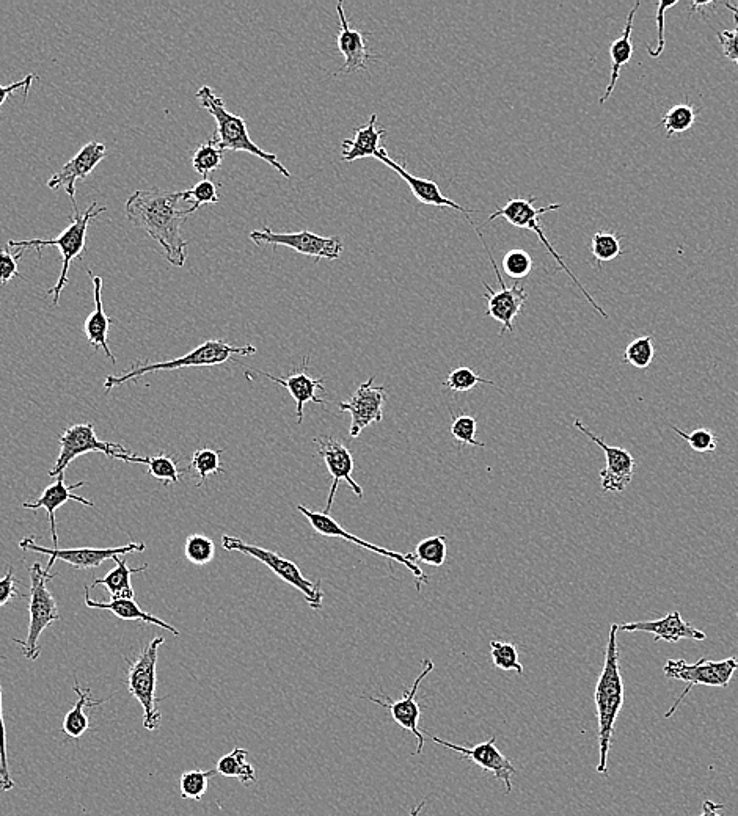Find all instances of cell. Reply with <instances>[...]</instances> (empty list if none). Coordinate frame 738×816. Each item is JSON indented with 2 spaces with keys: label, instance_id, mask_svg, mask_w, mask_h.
<instances>
[{
  "label": "cell",
  "instance_id": "cell-1",
  "mask_svg": "<svg viewBox=\"0 0 738 816\" xmlns=\"http://www.w3.org/2000/svg\"><path fill=\"white\" fill-rule=\"evenodd\" d=\"M184 190H136L126 200V219L145 231L162 248V255L170 266L183 267L186 263L187 241L181 233L184 222L194 214L192 208H181Z\"/></svg>",
  "mask_w": 738,
  "mask_h": 816
},
{
  "label": "cell",
  "instance_id": "cell-2",
  "mask_svg": "<svg viewBox=\"0 0 738 816\" xmlns=\"http://www.w3.org/2000/svg\"><path fill=\"white\" fill-rule=\"evenodd\" d=\"M618 623H613L608 636L607 650L603 671L597 682L596 700L597 719H599V749L600 760L597 773L605 774L608 769L611 741H613L614 724L624 705V682H622L621 666H619Z\"/></svg>",
  "mask_w": 738,
  "mask_h": 816
},
{
  "label": "cell",
  "instance_id": "cell-3",
  "mask_svg": "<svg viewBox=\"0 0 738 816\" xmlns=\"http://www.w3.org/2000/svg\"><path fill=\"white\" fill-rule=\"evenodd\" d=\"M258 352L255 346H231L228 344L227 341H223V339H208L205 343L200 344V346L195 347L194 350H190L187 352L186 355L183 357L175 358V360L170 361H158V363H136V365H132V368L129 371L123 372V374H117V376H107L106 380H104L103 387L106 393H109L110 390H114V388L121 387V385H125L128 382H137V380L142 379L143 376H147V374H151V372H161V371H176V369H183V368H203V366H219L225 365L228 361H234V363H238V361L234 360L233 355H241V357H250V355H255Z\"/></svg>",
  "mask_w": 738,
  "mask_h": 816
},
{
  "label": "cell",
  "instance_id": "cell-4",
  "mask_svg": "<svg viewBox=\"0 0 738 816\" xmlns=\"http://www.w3.org/2000/svg\"><path fill=\"white\" fill-rule=\"evenodd\" d=\"M195 98L200 102L203 109L211 113L212 118L216 120L217 129L214 134V142L219 145L220 150L223 151H242V153H249L252 156L258 157L261 161L274 167L277 172L282 173L286 179L291 178V173L286 170L285 165L278 161L275 154L264 151L263 148L256 145L250 137L249 129L244 118L239 117L236 113H231L225 106V102L216 92L208 85L203 87L195 93Z\"/></svg>",
  "mask_w": 738,
  "mask_h": 816
},
{
  "label": "cell",
  "instance_id": "cell-5",
  "mask_svg": "<svg viewBox=\"0 0 738 816\" xmlns=\"http://www.w3.org/2000/svg\"><path fill=\"white\" fill-rule=\"evenodd\" d=\"M107 208H98V203L93 201L88 206L85 212H74L71 217L70 225L66 226L65 230L54 237V239H21V241L8 242V248H18V250H27V248H35L38 253L46 247L59 248L60 255H62V272H60L59 281L54 288L49 289V296H54L52 305L57 306L62 297L63 289L68 286V274H70L71 263L74 259H82L85 247H87V231L90 222L96 219L98 215L106 212Z\"/></svg>",
  "mask_w": 738,
  "mask_h": 816
},
{
  "label": "cell",
  "instance_id": "cell-6",
  "mask_svg": "<svg viewBox=\"0 0 738 816\" xmlns=\"http://www.w3.org/2000/svg\"><path fill=\"white\" fill-rule=\"evenodd\" d=\"M59 443V457L55 460L52 470L49 471L51 478H57L60 474L65 473L66 468L70 467L74 459L84 456L88 452H101L109 459L123 460V462L128 463H145L147 465V457L137 456L136 452L126 449L120 443L99 440L95 432V426L90 423L74 424V426L63 430V434L59 437Z\"/></svg>",
  "mask_w": 738,
  "mask_h": 816
},
{
  "label": "cell",
  "instance_id": "cell-7",
  "mask_svg": "<svg viewBox=\"0 0 738 816\" xmlns=\"http://www.w3.org/2000/svg\"><path fill=\"white\" fill-rule=\"evenodd\" d=\"M30 603H29V633H27L26 641L21 639H13L16 644L21 647L22 655L26 656L27 660L35 661L40 658V647L38 641L40 636L46 628L51 627L52 623L62 619L60 616L59 606L55 602L54 595L48 589L49 581L57 576L52 575L51 572L41 567L40 562L30 567Z\"/></svg>",
  "mask_w": 738,
  "mask_h": 816
},
{
  "label": "cell",
  "instance_id": "cell-8",
  "mask_svg": "<svg viewBox=\"0 0 738 816\" xmlns=\"http://www.w3.org/2000/svg\"><path fill=\"white\" fill-rule=\"evenodd\" d=\"M534 201H536V198L534 197L509 198L508 203H506L503 208H498L494 214H490L489 219H487V223L494 222L495 219H500L501 217V219L508 220L511 225L517 226V228L533 231V233L539 237V242H541V244L544 245L547 250H549L550 255L555 258L558 266L561 267V269H563L567 275H569L570 280L574 281L575 286H577V288L580 289L581 294L586 297L589 305H591L594 310L599 311L600 316L607 319V311L603 310L602 306H600L599 303H596V300L592 299L588 289L581 285L580 280L575 277L574 272H572V270L566 266L563 256L556 252L555 247L550 244L549 239L545 237L544 230H542V215L547 214V212L558 211V209H561V204L555 203L549 204V206H544V208H536V206H534Z\"/></svg>",
  "mask_w": 738,
  "mask_h": 816
},
{
  "label": "cell",
  "instance_id": "cell-9",
  "mask_svg": "<svg viewBox=\"0 0 738 816\" xmlns=\"http://www.w3.org/2000/svg\"><path fill=\"white\" fill-rule=\"evenodd\" d=\"M164 642L165 639L162 636L154 638L137 656V660L129 663L128 678H126L129 693L142 705L143 727L150 732L158 729L162 719L161 711L158 708L161 699L156 696V686H158V672L156 671H158L159 647L164 645Z\"/></svg>",
  "mask_w": 738,
  "mask_h": 816
},
{
  "label": "cell",
  "instance_id": "cell-10",
  "mask_svg": "<svg viewBox=\"0 0 738 816\" xmlns=\"http://www.w3.org/2000/svg\"><path fill=\"white\" fill-rule=\"evenodd\" d=\"M223 550L236 551V553L245 554L250 558L260 561L261 564L266 565L267 569L272 570L280 580L288 583L289 586L296 587L300 594L304 595L305 602L308 603L311 609L319 611L322 609V602H324V592H322L321 581H310L304 573L300 572L299 567L294 562L288 561L275 551L266 550V548L252 545V543L244 542L238 537L222 536Z\"/></svg>",
  "mask_w": 738,
  "mask_h": 816
},
{
  "label": "cell",
  "instance_id": "cell-11",
  "mask_svg": "<svg viewBox=\"0 0 738 816\" xmlns=\"http://www.w3.org/2000/svg\"><path fill=\"white\" fill-rule=\"evenodd\" d=\"M738 669L737 658L731 656L728 660L710 661L707 658H701L698 663L690 664L685 660H668L666 661L663 672L666 677L671 680H679V682L688 683L684 693L679 699L674 702L673 707L665 718H671L676 713L682 700L687 697L691 689L695 686H715V688H726L731 683L732 677Z\"/></svg>",
  "mask_w": 738,
  "mask_h": 816
},
{
  "label": "cell",
  "instance_id": "cell-12",
  "mask_svg": "<svg viewBox=\"0 0 738 816\" xmlns=\"http://www.w3.org/2000/svg\"><path fill=\"white\" fill-rule=\"evenodd\" d=\"M297 510L310 521L311 528L315 529L321 536L346 540V542L359 545V547L365 548V550L373 551V553L379 554L382 558L391 559V561L399 562V564L407 567V570H410L412 575L415 576V586H417L418 592L421 591L423 584H429L428 575H426L420 565L417 564L415 554L388 550V548L379 547V545H374V543L366 542V540L360 539V537L352 536L351 532L346 531L335 518L324 514V512H315V510L308 509V507L302 506V504L297 506Z\"/></svg>",
  "mask_w": 738,
  "mask_h": 816
},
{
  "label": "cell",
  "instance_id": "cell-13",
  "mask_svg": "<svg viewBox=\"0 0 738 816\" xmlns=\"http://www.w3.org/2000/svg\"><path fill=\"white\" fill-rule=\"evenodd\" d=\"M19 547L24 551H35V553L49 556L48 564L44 567L46 572H51V567L55 564V561L66 562V564H70L74 569L90 570L96 569V567H99L103 562L109 561V559H114L115 556H123V554L129 553H142V551L147 550V545L142 542H129L128 545H123V547L110 548H48L37 545L33 537L22 539L21 542H19Z\"/></svg>",
  "mask_w": 738,
  "mask_h": 816
},
{
  "label": "cell",
  "instance_id": "cell-14",
  "mask_svg": "<svg viewBox=\"0 0 738 816\" xmlns=\"http://www.w3.org/2000/svg\"><path fill=\"white\" fill-rule=\"evenodd\" d=\"M250 241L256 245H282L291 248L300 255L311 256L316 261L319 259H329L337 261L343 253V241L341 237H322L310 231H299V233H274L269 226H264L261 231H252Z\"/></svg>",
  "mask_w": 738,
  "mask_h": 816
},
{
  "label": "cell",
  "instance_id": "cell-15",
  "mask_svg": "<svg viewBox=\"0 0 738 816\" xmlns=\"http://www.w3.org/2000/svg\"><path fill=\"white\" fill-rule=\"evenodd\" d=\"M476 233H478L479 239L483 242L484 248H486L487 256H489L490 264L494 267L495 277H497L498 283H500L501 289L500 291H495V289L490 288L489 283L484 281L483 285L486 288V297L487 302V316L492 317L495 321L500 322L501 324V332L500 336L505 335L506 332H514V319L519 316L520 311H522L523 306H525V302H527L528 294L523 286H520L519 283L516 285L508 286L505 285V281H503V277H501L500 270H498L497 263H495L494 256L490 253L489 247H487L486 241H484L483 233L478 230L475 226Z\"/></svg>",
  "mask_w": 738,
  "mask_h": 816
},
{
  "label": "cell",
  "instance_id": "cell-16",
  "mask_svg": "<svg viewBox=\"0 0 738 816\" xmlns=\"http://www.w3.org/2000/svg\"><path fill=\"white\" fill-rule=\"evenodd\" d=\"M423 666V672L415 678L412 688L406 691L401 699L393 700L390 696H387V694L382 693V691H380V693H382V699L366 697V699L371 700L373 704L387 708V710L390 711L391 719H393L396 724L401 725V729L404 730V732H410L417 738L418 747L417 751H415V755L421 754L424 749V736L420 730V725H418L421 716L420 705H418L417 702L418 688H420L424 678L428 677V675L434 671L435 664L434 661L424 658Z\"/></svg>",
  "mask_w": 738,
  "mask_h": 816
},
{
  "label": "cell",
  "instance_id": "cell-17",
  "mask_svg": "<svg viewBox=\"0 0 738 816\" xmlns=\"http://www.w3.org/2000/svg\"><path fill=\"white\" fill-rule=\"evenodd\" d=\"M374 379L376 377H371L368 382L362 383L348 401L338 404L341 412L351 415L349 435L352 438L360 437L366 427L380 423L384 418L388 394L385 387H374Z\"/></svg>",
  "mask_w": 738,
  "mask_h": 816
},
{
  "label": "cell",
  "instance_id": "cell-18",
  "mask_svg": "<svg viewBox=\"0 0 738 816\" xmlns=\"http://www.w3.org/2000/svg\"><path fill=\"white\" fill-rule=\"evenodd\" d=\"M574 424L589 440L594 441L605 454L607 467L600 470L599 473L603 492H624L632 482L633 474H635L636 463L632 454L627 449L607 445L603 438L597 437L588 426L581 423V419H575Z\"/></svg>",
  "mask_w": 738,
  "mask_h": 816
},
{
  "label": "cell",
  "instance_id": "cell-19",
  "mask_svg": "<svg viewBox=\"0 0 738 816\" xmlns=\"http://www.w3.org/2000/svg\"><path fill=\"white\" fill-rule=\"evenodd\" d=\"M315 445L318 446V456L324 460L327 470L332 476V487H330L329 498H327L326 509H324V514L330 515L340 482H346L351 487L352 492L359 498H363V489L362 485L357 484L355 479L352 478L355 462L348 446H344L340 440L333 437L315 438Z\"/></svg>",
  "mask_w": 738,
  "mask_h": 816
},
{
  "label": "cell",
  "instance_id": "cell-20",
  "mask_svg": "<svg viewBox=\"0 0 738 816\" xmlns=\"http://www.w3.org/2000/svg\"><path fill=\"white\" fill-rule=\"evenodd\" d=\"M429 736H431L434 743L440 744V746L446 747V749H451V751L457 752V754H461L462 760H470V762L478 765L479 768H483L484 771L492 774L495 779L501 780V782L505 784L506 793H508V795L511 793L512 777L516 776L517 771L514 765H512L511 760H508L505 755L501 754L500 749H498L497 744H495L497 736H490L489 741H484V743H479L472 747L457 746V744L440 740L437 736Z\"/></svg>",
  "mask_w": 738,
  "mask_h": 816
},
{
  "label": "cell",
  "instance_id": "cell-21",
  "mask_svg": "<svg viewBox=\"0 0 738 816\" xmlns=\"http://www.w3.org/2000/svg\"><path fill=\"white\" fill-rule=\"evenodd\" d=\"M106 151V145H104V143L93 140V142L82 146L81 151H79L71 161L66 162L60 172L55 173V175H52L51 179H49V189L54 190V192L60 189L65 190L68 197H70L71 203H73L74 212H79L76 204L77 181L92 175L93 170L104 161Z\"/></svg>",
  "mask_w": 738,
  "mask_h": 816
},
{
  "label": "cell",
  "instance_id": "cell-22",
  "mask_svg": "<svg viewBox=\"0 0 738 816\" xmlns=\"http://www.w3.org/2000/svg\"><path fill=\"white\" fill-rule=\"evenodd\" d=\"M308 361H310V357H305L297 371L289 372L288 376L282 377V379L272 376L269 372L258 371V369L250 371L255 372L258 376L272 380V382L277 383L280 387H285L286 390L289 391V394L293 396L294 402H296L297 424H299V426L304 423V407L308 402H315V404L321 405L327 404V401H324V399L318 396V391H326L324 380L310 376V372H308Z\"/></svg>",
  "mask_w": 738,
  "mask_h": 816
},
{
  "label": "cell",
  "instance_id": "cell-23",
  "mask_svg": "<svg viewBox=\"0 0 738 816\" xmlns=\"http://www.w3.org/2000/svg\"><path fill=\"white\" fill-rule=\"evenodd\" d=\"M374 157H376L377 161L391 168L393 172L398 173V176H401L402 181L407 183L410 192L415 195V198H417L421 204H429V206H437V208L454 209V211L462 212V214L467 215V217L475 212L473 209L465 208L462 204L456 203V201L450 200V198H446L445 195L440 192L439 184L434 183V181L410 175L406 168L388 156L384 146L377 151Z\"/></svg>",
  "mask_w": 738,
  "mask_h": 816
},
{
  "label": "cell",
  "instance_id": "cell-24",
  "mask_svg": "<svg viewBox=\"0 0 738 816\" xmlns=\"http://www.w3.org/2000/svg\"><path fill=\"white\" fill-rule=\"evenodd\" d=\"M338 18H340V32L337 35L338 51L344 57L343 68L335 73L352 74L357 71H368L369 60L373 59V52L366 43V33L351 29L348 19L344 15L343 4H337Z\"/></svg>",
  "mask_w": 738,
  "mask_h": 816
},
{
  "label": "cell",
  "instance_id": "cell-25",
  "mask_svg": "<svg viewBox=\"0 0 738 816\" xmlns=\"http://www.w3.org/2000/svg\"><path fill=\"white\" fill-rule=\"evenodd\" d=\"M622 631H644V633L654 634V641L679 642L680 639H691V641H704L707 634L699 628L693 627L691 623L684 622L679 611L669 612L668 616L649 622H630L619 625Z\"/></svg>",
  "mask_w": 738,
  "mask_h": 816
},
{
  "label": "cell",
  "instance_id": "cell-26",
  "mask_svg": "<svg viewBox=\"0 0 738 816\" xmlns=\"http://www.w3.org/2000/svg\"><path fill=\"white\" fill-rule=\"evenodd\" d=\"M84 485L85 482H77V484L66 485L65 473H63L60 474V476H57V481H55L54 484L48 485V487L44 489L43 495H41L38 500L26 501V503L22 504L24 509H44L46 512H48L49 523H51L52 543H54V547L52 548H60L59 532H57V521H55V512H57L59 507H62L63 504L68 503V501H76V503H81L88 507L95 506L92 501L87 500V498H84V496H79L76 495V493H73L74 489H81V487H84Z\"/></svg>",
  "mask_w": 738,
  "mask_h": 816
},
{
  "label": "cell",
  "instance_id": "cell-27",
  "mask_svg": "<svg viewBox=\"0 0 738 816\" xmlns=\"http://www.w3.org/2000/svg\"><path fill=\"white\" fill-rule=\"evenodd\" d=\"M88 275H92L93 292H95V310L85 319V338H87L88 343L92 344L93 349L103 350L104 355H106L109 360L117 363V358L112 354L109 343H107V335H109L112 319H110L106 311H104L103 277L93 275L92 270H88Z\"/></svg>",
  "mask_w": 738,
  "mask_h": 816
},
{
  "label": "cell",
  "instance_id": "cell-28",
  "mask_svg": "<svg viewBox=\"0 0 738 816\" xmlns=\"http://www.w3.org/2000/svg\"><path fill=\"white\" fill-rule=\"evenodd\" d=\"M376 121L377 115L373 113L363 128L354 129L352 139H346L341 143V146H343L341 161L351 164V162L365 159V157L376 156L377 151L380 150V142L387 135L385 129L376 128Z\"/></svg>",
  "mask_w": 738,
  "mask_h": 816
},
{
  "label": "cell",
  "instance_id": "cell-29",
  "mask_svg": "<svg viewBox=\"0 0 738 816\" xmlns=\"http://www.w3.org/2000/svg\"><path fill=\"white\" fill-rule=\"evenodd\" d=\"M640 2H636L635 7L630 10L629 18H627V24H625L624 32H622L621 37L618 40L613 41L610 46V57H611V76H610V84H608L607 90H605V95L602 96L600 99V104H605V102L610 99V96L613 95L614 87L618 84L619 77H621V70L624 68L627 63L630 62L633 55V44H632V30H633V21H635L636 11L640 8Z\"/></svg>",
  "mask_w": 738,
  "mask_h": 816
},
{
  "label": "cell",
  "instance_id": "cell-30",
  "mask_svg": "<svg viewBox=\"0 0 738 816\" xmlns=\"http://www.w3.org/2000/svg\"><path fill=\"white\" fill-rule=\"evenodd\" d=\"M85 591V605L87 608L93 609H106V611L114 612V616H117L118 619L121 620H140L143 623H151V625H156V627L164 628V630L170 631V633L175 634V636H180V631L176 630L173 625L170 623L164 622V620L159 619V617L153 616L150 612L143 611L140 608L139 603L134 602V600H110V602H95L90 598L88 595V586L84 587Z\"/></svg>",
  "mask_w": 738,
  "mask_h": 816
},
{
  "label": "cell",
  "instance_id": "cell-31",
  "mask_svg": "<svg viewBox=\"0 0 738 816\" xmlns=\"http://www.w3.org/2000/svg\"><path fill=\"white\" fill-rule=\"evenodd\" d=\"M114 561L117 567L110 570L103 578L93 581L92 587H106L112 600H134L136 592H134V587L131 584V576L134 573L148 570V564H143L139 569H131L120 556H115Z\"/></svg>",
  "mask_w": 738,
  "mask_h": 816
},
{
  "label": "cell",
  "instance_id": "cell-32",
  "mask_svg": "<svg viewBox=\"0 0 738 816\" xmlns=\"http://www.w3.org/2000/svg\"><path fill=\"white\" fill-rule=\"evenodd\" d=\"M74 691H76L79 699H77V704L66 713L62 730L66 736H70L73 740H79L90 729V719L85 714V707H99V705L104 704V700L95 699L92 696V691L82 689L77 680L74 682Z\"/></svg>",
  "mask_w": 738,
  "mask_h": 816
},
{
  "label": "cell",
  "instance_id": "cell-33",
  "mask_svg": "<svg viewBox=\"0 0 738 816\" xmlns=\"http://www.w3.org/2000/svg\"><path fill=\"white\" fill-rule=\"evenodd\" d=\"M249 751L236 747L230 754L223 755L216 765L217 774L227 777V779H236L241 784L249 785L256 782V769L252 763L247 762Z\"/></svg>",
  "mask_w": 738,
  "mask_h": 816
},
{
  "label": "cell",
  "instance_id": "cell-34",
  "mask_svg": "<svg viewBox=\"0 0 738 816\" xmlns=\"http://www.w3.org/2000/svg\"><path fill=\"white\" fill-rule=\"evenodd\" d=\"M223 154L225 151L220 150L214 139H209L208 142L201 143L195 150L192 156V167L198 175L203 176V179H208L212 172L222 167Z\"/></svg>",
  "mask_w": 738,
  "mask_h": 816
},
{
  "label": "cell",
  "instance_id": "cell-35",
  "mask_svg": "<svg viewBox=\"0 0 738 816\" xmlns=\"http://www.w3.org/2000/svg\"><path fill=\"white\" fill-rule=\"evenodd\" d=\"M220 452L222 451H214V449H198V451L194 452V456H192V460H190V467L187 471H195L197 473L198 479V487L201 485H205L206 481H208L209 476L211 474H222L225 473L222 468V462H220Z\"/></svg>",
  "mask_w": 738,
  "mask_h": 816
},
{
  "label": "cell",
  "instance_id": "cell-36",
  "mask_svg": "<svg viewBox=\"0 0 738 816\" xmlns=\"http://www.w3.org/2000/svg\"><path fill=\"white\" fill-rule=\"evenodd\" d=\"M216 769L201 771V769H190L181 776L180 788L181 796L190 801H200L208 791L209 779L216 776Z\"/></svg>",
  "mask_w": 738,
  "mask_h": 816
},
{
  "label": "cell",
  "instance_id": "cell-37",
  "mask_svg": "<svg viewBox=\"0 0 738 816\" xmlns=\"http://www.w3.org/2000/svg\"><path fill=\"white\" fill-rule=\"evenodd\" d=\"M696 121V110L690 104H677L666 112L662 120V126L666 129V135L673 137L676 134L687 132L693 128Z\"/></svg>",
  "mask_w": 738,
  "mask_h": 816
},
{
  "label": "cell",
  "instance_id": "cell-38",
  "mask_svg": "<svg viewBox=\"0 0 738 816\" xmlns=\"http://www.w3.org/2000/svg\"><path fill=\"white\" fill-rule=\"evenodd\" d=\"M591 250L597 263H610L622 253L621 237L608 231H599L592 236Z\"/></svg>",
  "mask_w": 738,
  "mask_h": 816
},
{
  "label": "cell",
  "instance_id": "cell-39",
  "mask_svg": "<svg viewBox=\"0 0 738 816\" xmlns=\"http://www.w3.org/2000/svg\"><path fill=\"white\" fill-rule=\"evenodd\" d=\"M446 536L428 537V539L421 540L415 547V559L421 564L434 565V567H442L446 561Z\"/></svg>",
  "mask_w": 738,
  "mask_h": 816
},
{
  "label": "cell",
  "instance_id": "cell-40",
  "mask_svg": "<svg viewBox=\"0 0 738 816\" xmlns=\"http://www.w3.org/2000/svg\"><path fill=\"white\" fill-rule=\"evenodd\" d=\"M490 655L492 663L501 671H516L523 675V666L519 660V650L511 642L492 641L490 642Z\"/></svg>",
  "mask_w": 738,
  "mask_h": 816
},
{
  "label": "cell",
  "instance_id": "cell-41",
  "mask_svg": "<svg viewBox=\"0 0 738 816\" xmlns=\"http://www.w3.org/2000/svg\"><path fill=\"white\" fill-rule=\"evenodd\" d=\"M655 357L654 341L652 336H640L633 339L629 346L625 347L624 360L636 369H646L652 365Z\"/></svg>",
  "mask_w": 738,
  "mask_h": 816
},
{
  "label": "cell",
  "instance_id": "cell-42",
  "mask_svg": "<svg viewBox=\"0 0 738 816\" xmlns=\"http://www.w3.org/2000/svg\"><path fill=\"white\" fill-rule=\"evenodd\" d=\"M187 561L195 565H206L216 556V545L203 534H192L184 545Z\"/></svg>",
  "mask_w": 738,
  "mask_h": 816
},
{
  "label": "cell",
  "instance_id": "cell-43",
  "mask_svg": "<svg viewBox=\"0 0 738 816\" xmlns=\"http://www.w3.org/2000/svg\"><path fill=\"white\" fill-rule=\"evenodd\" d=\"M481 383H484V385H492V387L495 385L492 380H486L484 377L476 374L472 368L461 366V368L454 369L450 376L446 377L445 382H443V387L454 391V393H467V391L473 390L476 385H481Z\"/></svg>",
  "mask_w": 738,
  "mask_h": 816
},
{
  "label": "cell",
  "instance_id": "cell-44",
  "mask_svg": "<svg viewBox=\"0 0 738 816\" xmlns=\"http://www.w3.org/2000/svg\"><path fill=\"white\" fill-rule=\"evenodd\" d=\"M476 430H478V424H476L475 416L468 415V413L454 416L453 423H451V435L461 445V448L464 446L486 448L484 443L476 440Z\"/></svg>",
  "mask_w": 738,
  "mask_h": 816
},
{
  "label": "cell",
  "instance_id": "cell-45",
  "mask_svg": "<svg viewBox=\"0 0 738 816\" xmlns=\"http://www.w3.org/2000/svg\"><path fill=\"white\" fill-rule=\"evenodd\" d=\"M148 474L154 479L164 482L165 485L178 484L181 478V471L178 462L173 457L161 456L147 457Z\"/></svg>",
  "mask_w": 738,
  "mask_h": 816
},
{
  "label": "cell",
  "instance_id": "cell-46",
  "mask_svg": "<svg viewBox=\"0 0 738 816\" xmlns=\"http://www.w3.org/2000/svg\"><path fill=\"white\" fill-rule=\"evenodd\" d=\"M216 183H212L211 179H201L200 183L195 184L192 189L184 190V201L192 203V211H198L201 206L205 204L219 203L220 197L219 189Z\"/></svg>",
  "mask_w": 738,
  "mask_h": 816
},
{
  "label": "cell",
  "instance_id": "cell-47",
  "mask_svg": "<svg viewBox=\"0 0 738 816\" xmlns=\"http://www.w3.org/2000/svg\"><path fill=\"white\" fill-rule=\"evenodd\" d=\"M501 266H503V270H505L508 277L514 278V280H522V278L531 274L533 258L525 250L517 248V250H511V252L503 256Z\"/></svg>",
  "mask_w": 738,
  "mask_h": 816
},
{
  "label": "cell",
  "instance_id": "cell-48",
  "mask_svg": "<svg viewBox=\"0 0 738 816\" xmlns=\"http://www.w3.org/2000/svg\"><path fill=\"white\" fill-rule=\"evenodd\" d=\"M13 788H15V782L11 779L10 765H8L7 730H5L2 688H0V791H10Z\"/></svg>",
  "mask_w": 738,
  "mask_h": 816
},
{
  "label": "cell",
  "instance_id": "cell-49",
  "mask_svg": "<svg viewBox=\"0 0 738 816\" xmlns=\"http://www.w3.org/2000/svg\"><path fill=\"white\" fill-rule=\"evenodd\" d=\"M673 430L677 435H680V437L687 441L688 446H690L693 451L701 452V454H709V452H713L717 449V437H715V434H712L710 430L699 427V429L693 430L690 434L682 432V430L676 426L673 427Z\"/></svg>",
  "mask_w": 738,
  "mask_h": 816
},
{
  "label": "cell",
  "instance_id": "cell-50",
  "mask_svg": "<svg viewBox=\"0 0 738 816\" xmlns=\"http://www.w3.org/2000/svg\"><path fill=\"white\" fill-rule=\"evenodd\" d=\"M26 250H18L16 255L10 248H0V285H7L15 277H19L18 261Z\"/></svg>",
  "mask_w": 738,
  "mask_h": 816
},
{
  "label": "cell",
  "instance_id": "cell-51",
  "mask_svg": "<svg viewBox=\"0 0 738 816\" xmlns=\"http://www.w3.org/2000/svg\"><path fill=\"white\" fill-rule=\"evenodd\" d=\"M677 4H679V2H677V0H674V2H669V4H663V2H660V4L657 5L658 46L655 49H652L651 46H647V52H649V55H651L652 59H657V57H660V55L663 54V51H665L666 11H668L669 8L676 7Z\"/></svg>",
  "mask_w": 738,
  "mask_h": 816
},
{
  "label": "cell",
  "instance_id": "cell-52",
  "mask_svg": "<svg viewBox=\"0 0 738 816\" xmlns=\"http://www.w3.org/2000/svg\"><path fill=\"white\" fill-rule=\"evenodd\" d=\"M18 580L15 578L13 567H8L5 576L0 578V608L7 605L13 598H21L22 594L18 592Z\"/></svg>",
  "mask_w": 738,
  "mask_h": 816
},
{
  "label": "cell",
  "instance_id": "cell-53",
  "mask_svg": "<svg viewBox=\"0 0 738 816\" xmlns=\"http://www.w3.org/2000/svg\"><path fill=\"white\" fill-rule=\"evenodd\" d=\"M735 24L737 26H735L734 30L718 32V41H720L724 55L735 65H738V19H735Z\"/></svg>",
  "mask_w": 738,
  "mask_h": 816
},
{
  "label": "cell",
  "instance_id": "cell-54",
  "mask_svg": "<svg viewBox=\"0 0 738 816\" xmlns=\"http://www.w3.org/2000/svg\"><path fill=\"white\" fill-rule=\"evenodd\" d=\"M35 81H37V76H35V74H29V76L24 77L21 81L13 82V84L10 85H0V107L4 106L7 99L10 98L13 93L18 92V90H24L27 96L30 87H32Z\"/></svg>",
  "mask_w": 738,
  "mask_h": 816
},
{
  "label": "cell",
  "instance_id": "cell-55",
  "mask_svg": "<svg viewBox=\"0 0 738 816\" xmlns=\"http://www.w3.org/2000/svg\"><path fill=\"white\" fill-rule=\"evenodd\" d=\"M723 809V804H717V802L712 801H704V804H702L701 816H721L718 812Z\"/></svg>",
  "mask_w": 738,
  "mask_h": 816
},
{
  "label": "cell",
  "instance_id": "cell-56",
  "mask_svg": "<svg viewBox=\"0 0 738 816\" xmlns=\"http://www.w3.org/2000/svg\"><path fill=\"white\" fill-rule=\"evenodd\" d=\"M426 804H428V799H424V801L420 802V804H418V806L413 807V809L410 810V815L409 816H420L421 812H423L424 806H426Z\"/></svg>",
  "mask_w": 738,
  "mask_h": 816
},
{
  "label": "cell",
  "instance_id": "cell-57",
  "mask_svg": "<svg viewBox=\"0 0 738 816\" xmlns=\"http://www.w3.org/2000/svg\"><path fill=\"white\" fill-rule=\"evenodd\" d=\"M724 5H726V7H728L729 10L732 11V13H734V19H738V7H735V5H732V4H724Z\"/></svg>",
  "mask_w": 738,
  "mask_h": 816
}]
</instances>
